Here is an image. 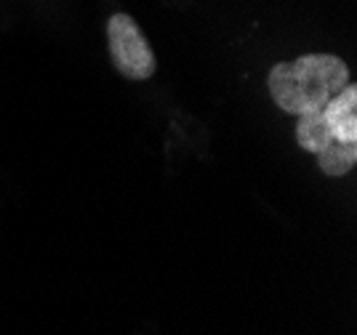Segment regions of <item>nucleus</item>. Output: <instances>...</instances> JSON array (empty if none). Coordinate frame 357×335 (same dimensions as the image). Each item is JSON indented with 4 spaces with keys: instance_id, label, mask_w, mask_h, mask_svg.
Listing matches in <instances>:
<instances>
[{
    "instance_id": "obj_1",
    "label": "nucleus",
    "mask_w": 357,
    "mask_h": 335,
    "mask_svg": "<svg viewBox=\"0 0 357 335\" xmlns=\"http://www.w3.org/2000/svg\"><path fill=\"white\" fill-rule=\"evenodd\" d=\"M347 83V64L328 54H307L296 61L275 64L267 80L272 102L296 117L323 109Z\"/></svg>"
},
{
    "instance_id": "obj_2",
    "label": "nucleus",
    "mask_w": 357,
    "mask_h": 335,
    "mask_svg": "<svg viewBox=\"0 0 357 335\" xmlns=\"http://www.w3.org/2000/svg\"><path fill=\"white\" fill-rule=\"evenodd\" d=\"M107 38H109V54H112V61L120 70V75H126L131 80L152 77V72H155L152 48L131 16H112L107 24Z\"/></svg>"
},
{
    "instance_id": "obj_3",
    "label": "nucleus",
    "mask_w": 357,
    "mask_h": 335,
    "mask_svg": "<svg viewBox=\"0 0 357 335\" xmlns=\"http://www.w3.org/2000/svg\"><path fill=\"white\" fill-rule=\"evenodd\" d=\"M328 125L336 139L342 141H357V88L352 83L347 86L323 107Z\"/></svg>"
},
{
    "instance_id": "obj_4",
    "label": "nucleus",
    "mask_w": 357,
    "mask_h": 335,
    "mask_svg": "<svg viewBox=\"0 0 357 335\" xmlns=\"http://www.w3.org/2000/svg\"><path fill=\"white\" fill-rule=\"evenodd\" d=\"M357 162V141L333 139L317 152V165L326 176H344L355 168Z\"/></svg>"
},
{
    "instance_id": "obj_5",
    "label": "nucleus",
    "mask_w": 357,
    "mask_h": 335,
    "mask_svg": "<svg viewBox=\"0 0 357 335\" xmlns=\"http://www.w3.org/2000/svg\"><path fill=\"white\" fill-rule=\"evenodd\" d=\"M333 139H336V136H333V131H331V125H328L323 109H317V112H310V115L298 117L296 141L304 146L307 152L317 155V152H320L326 144H331Z\"/></svg>"
}]
</instances>
